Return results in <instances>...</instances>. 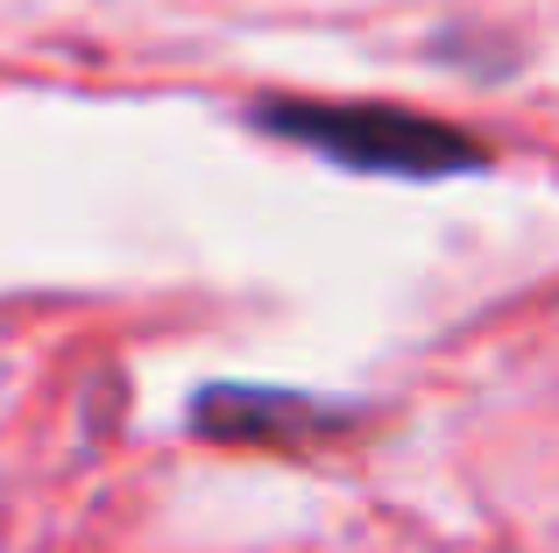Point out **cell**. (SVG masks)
Here are the masks:
<instances>
[{"mask_svg": "<svg viewBox=\"0 0 559 553\" xmlns=\"http://www.w3.org/2000/svg\"><path fill=\"white\" fill-rule=\"evenodd\" d=\"M262 121L276 136H298L312 150L341 156L361 170H404V178H439V170H467L481 164V150L453 128L425 121V114H390V107H262Z\"/></svg>", "mask_w": 559, "mask_h": 553, "instance_id": "6da1fadb", "label": "cell"}]
</instances>
